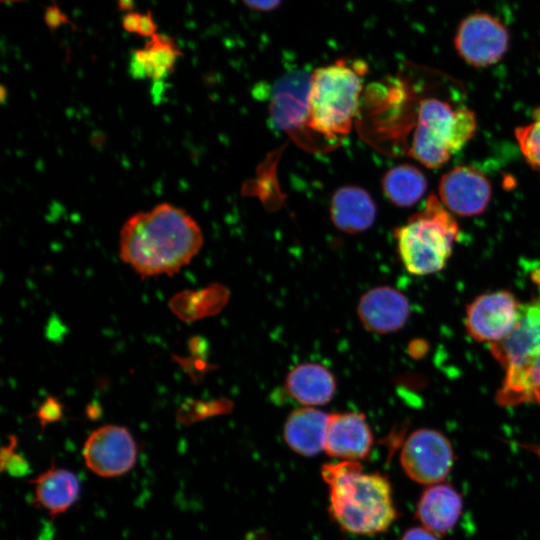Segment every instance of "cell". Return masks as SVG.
I'll list each match as a JSON object with an SVG mask.
<instances>
[{"instance_id":"6da1fadb","label":"cell","mask_w":540,"mask_h":540,"mask_svg":"<svg viewBox=\"0 0 540 540\" xmlns=\"http://www.w3.org/2000/svg\"><path fill=\"white\" fill-rule=\"evenodd\" d=\"M203 233L184 209L171 203L130 216L120 230L119 256L142 278L173 275L199 253Z\"/></svg>"},{"instance_id":"7a4b0ae2","label":"cell","mask_w":540,"mask_h":540,"mask_svg":"<svg viewBox=\"0 0 540 540\" xmlns=\"http://www.w3.org/2000/svg\"><path fill=\"white\" fill-rule=\"evenodd\" d=\"M321 475L329 489V511L342 530L357 535L386 531L396 520L393 491L388 478L366 473L359 461L327 463Z\"/></svg>"},{"instance_id":"3957f363","label":"cell","mask_w":540,"mask_h":540,"mask_svg":"<svg viewBox=\"0 0 540 540\" xmlns=\"http://www.w3.org/2000/svg\"><path fill=\"white\" fill-rule=\"evenodd\" d=\"M539 293L521 304L515 328L504 339L490 344L505 375L496 400L513 406L524 402L540 404V275L536 272Z\"/></svg>"},{"instance_id":"277c9868","label":"cell","mask_w":540,"mask_h":540,"mask_svg":"<svg viewBox=\"0 0 540 540\" xmlns=\"http://www.w3.org/2000/svg\"><path fill=\"white\" fill-rule=\"evenodd\" d=\"M365 72L362 62L345 59L314 69L306 126L327 139L348 135L358 114Z\"/></svg>"},{"instance_id":"5b68a950","label":"cell","mask_w":540,"mask_h":540,"mask_svg":"<svg viewBox=\"0 0 540 540\" xmlns=\"http://www.w3.org/2000/svg\"><path fill=\"white\" fill-rule=\"evenodd\" d=\"M394 237L406 270L429 275L445 267L459 237V225L440 199L430 195L419 212L395 229Z\"/></svg>"},{"instance_id":"8992f818","label":"cell","mask_w":540,"mask_h":540,"mask_svg":"<svg viewBox=\"0 0 540 540\" xmlns=\"http://www.w3.org/2000/svg\"><path fill=\"white\" fill-rule=\"evenodd\" d=\"M476 131V115L470 108L437 97L425 98L418 105L408 155L427 168H441Z\"/></svg>"},{"instance_id":"52a82bcc","label":"cell","mask_w":540,"mask_h":540,"mask_svg":"<svg viewBox=\"0 0 540 540\" xmlns=\"http://www.w3.org/2000/svg\"><path fill=\"white\" fill-rule=\"evenodd\" d=\"M510 33L501 19L486 12H473L458 25L454 46L470 66L484 68L497 64L506 55Z\"/></svg>"},{"instance_id":"ba28073f","label":"cell","mask_w":540,"mask_h":540,"mask_svg":"<svg viewBox=\"0 0 540 540\" xmlns=\"http://www.w3.org/2000/svg\"><path fill=\"white\" fill-rule=\"evenodd\" d=\"M453 462L450 441L439 431L428 428L413 431L400 454V463L407 476L429 486L443 482Z\"/></svg>"},{"instance_id":"9c48e42d","label":"cell","mask_w":540,"mask_h":540,"mask_svg":"<svg viewBox=\"0 0 540 540\" xmlns=\"http://www.w3.org/2000/svg\"><path fill=\"white\" fill-rule=\"evenodd\" d=\"M82 455L87 468L96 475L117 477L135 466L137 445L126 427L108 424L89 434Z\"/></svg>"},{"instance_id":"30bf717a","label":"cell","mask_w":540,"mask_h":540,"mask_svg":"<svg viewBox=\"0 0 540 540\" xmlns=\"http://www.w3.org/2000/svg\"><path fill=\"white\" fill-rule=\"evenodd\" d=\"M521 303L509 291L500 290L476 297L466 309L465 327L479 342H498L515 328Z\"/></svg>"},{"instance_id":"8fae6325","label":"cell","mask_w":540,"mask_h":540,"mask_svg":"<svg viewBox=\"0 0 540 540\" xmlns=\"http://www.w3.org/2000/svg\"><path fill=\"white\" fill-rule=\"evenodd\" d=\"M438 198L453 214L474 217L485 212L492 198V185L479 169L460 165L439 180Z\"/></svg>"},{"instance_id":"7c38bea8","label":"cell","mask_w":540,"mask_h":540,"mask_svg":"<svg viewBox=\"0 0 540 540\" xmlns=\"http://www.w3.org/2000/svg\"><path fill=\"white\" fill-rule=\"evenodd\" d=\"M373 446V434L366 417L357 412L329 414L324 451L340 460L365 459Z\"/></svg>"},{"instance_id":"4fadbf2b","label":"cell","mask_w":540,"mask_h":540,"mask_svg":"<svg viewBox=\"0 0 540 540\" xmlns=\"http://www.w3.org/2000/svg\"><path fill=\"white\" fill-rule=\"evenodd\" d=\"M357 313L362 325L370 332L387 334L402 328L410 313L408 299L390 286H378L359 300Z\"/></svg>"},{"instance_id":"5bb4252c","label":"cell","mask_w":540,"mask_h":540,"mask_svg":"<svg viewBox=\"0 0 540 540\" xmlns=\"http://www.w3.org/2000/svg\"><path fill=\"white\" fill-rule=\"evenodd\" d=\"M311 74L296 71L276 81L270 103L273 124L292 131L307 124L308 93Z\"/></svg>"},{"instance_id":"9a60e30c","label":"cell","mask_w":540,"mask_h":540,"mask_svg":"<svg viewBox=\"0 0 540 540\" xmlns=\"http://www.w3.org/2000/svg\"><path fill=\"white\" fill-rule=\"evenodd\" d=\"M462 510L460 493L452 485L441 482L423 491L416 506V517L424 528L442 536L454 528Z\"/></svg>"},{"instance_id":"2e32d148","label":"cell","mask_w":540,"mask_h":540,"mask_svg":"<svg viewBox=\"0 0 540 540\" xmlns=\"http://www.w3.org/2000/svg\"><path fill=\"white\" fill-rule=\"evenodd\" d=\"M376 204L363 188L347 185L338 188L330 202V217L334 226L349 234L368 230L375 222Z\"/></svg>"},{"instance_id":"e0dca14e","label":"cell","mask_w":540,"mask_h":540,"mask_svg":"<svg viewBox=\"0 0 540 540\" xmlns=\"http://www.w3.org/2000/svg\"><path fill=\"white\" fill-rule=\"evenodd\" d=\"M34 485V503L45 509L51 517L66 512L78 500L81 484L75 473L51 466L29 480Z\"/></svg>"},{"instance_id":"ac0fdd59","label":"cell","mask_w":540,"mask_h":540,"mask_svg":"<svg viewBox=\"0 0 540 540\" xmlns=\"http://www.w3.org/2000/svg\"><path fill=\"white\" fill-rule=\"evenodd\" d=\"M329 414L312 407L294 410L283 429L287 445L302 456H315L324 450Z\"/></svg>"},{"instance_id":"d6986e66","label":"cell","mask_w":540,"mask_h":540,"mask_svg":"<svg viewBox=\"0 0 540 540\" xmlns=\"http://www.w3.org/2000/svg\"><path fill=\"white\" fill-rule=\"evenodd\" d=\"M285 386L293 399L308 407L328 403L336 391L332 372L317 363L294 367L286 377Z\"/></svg>"},{"instance_id":"ffe728a7","label":"cell","mask_w":540,"mask_h":540,"mask_svg":"<svg viewBox=\"0 0 540 540\" xmlns=\"http://www.w3.org/2000/svg\"><path fill=\"white\" fill-rule=\"evenodd\" d=\"M182 55L173 38L156 33L141 49H136L130 60V73L136 78L160 81L170 75Z\"/></svg>"},{"instance_id":"44dd1931","label":"cell","mask_w":540,"mask_h":540,"mask_svg":"<svg viewBox=\"0 0 540 540\" xmlns=\"http://www.w3.org/2000/svg\"><path fill=\"white\" fill-rule=\"evenodd\" d=\"M385 196L396 206L411 207L421 200L427 190V179L422 171L411 164L390 168L382 178Z\"/></svg>"},{"instance_id":"7402d4cb","label":"cell","mask_w":540,"mask_h":540,"mask_svg":"<svg viewBox=\"0 0 540 540\" xmlns=\"http://www.w3.org/2000/svg\"><path fill=\"white\" fill-rule=\"evenodd\" d=\"M514 136L526 163L540 171V107L534 111L531 122L515 128Z\"/></svg>"},{"instance_id":"603a6c76","label":"cell","mask_w":540,"mask_h":540,"mask_svg":"<svg viewBox=\"0 0 540 540\" xmlns=\"http://www.w3.org/2000/svg\"><path fill=\"white\" fill-rule=\"evenodd\" d=\"M14 444L15 442L6 449H2L1 469L7 470L13 476H20L27 473L28 464L22 456L13 453Z\"/></svg>"},{"instance_id":"cb8c5ba5","label":"cell","mask_w":540,"mask_h":540,"mask_svg":"<svg viewBox=\"0 0 540 540\" xmlns=\"http://www.w3.org/2000/svg\"><path fill=\"white\" fill-rule=\"evenodd\" d=\"M61 415V405L52 397H48L38 411V418L42 426H45L46 423L57 421Z\"/></svg>"},{"instance_id":"d4e9b609","label":"cell","mask_w":540,"mask_h":540,"mask_svg":"<svg viewBox=\"0 0 540 540\" xmlns=\"http://www.w3.org/2000/svg\"><path fill=\"white\" fill-rule=\"evenodd\" d=\"M44 22L51 30L60 27L68 22V17L55 4L48 6L44 13Z\"/></svg>"},{"instance_id":"484cf974","label":"cell","mask_w":540,"mask_h":540,"mask_svg":"<svg viewBox=\"0 0 540 540\" xmlns=\"http://www.w3.org/2000/svg\"><path fill=\"white\" fill-rule=\"evenodd\" d=\"M242 3L253 11L269 12L280 6L283 0H241Z\"/></svg>"},{"instance_id":"4316f807","label":"cell","mask_w":540,"mask_h":540,"mask_svg":"<svg viewBox=\"0 0 540 540\" xmlns=\"http://www.w3.org/2000/svg\"><path fill=\"white\" fill-rule=\"evenodd\" d=\"M157 25L153 19L152 12L147 11L146 14L141 16L139 29L137 34L143 37H152L156 34Z\"/></svg>"},{"instance_id":"83f0119b","label":"cell","mask_w":540,"mask_h":540,"mask_svg":"<svg viewBox=\"0 0 540 540\" xmlns=\"http://www.w3.org/2000/svg\"><path fill=\"white\" fill-rule=\"evenodd\" d=\"M400 540H438V536L424 527L408 529Z\"/></svg>"},{"instance_id":"f1b7e54d","label":"cell","mask_w":540,"mask_h":540,"mask_svg":"<svg viewBox=\"0 0 540 540\" xmlns=\"http://www.w3.org/2000/svg\"><path fill=\"white\" fill-rule=\"evenodd\" d=\"M142 14L138 12H128L122 18L123 28L130 33H137Z\"/></svg>"},{"instance_id":"f546056e","label":"cell","mask_w":540,"mask_h":540,"mask_svg":"<svg viewBox=\"0 0 540 540\" xmlns=\"http://www.w3.org/2000/svg\"><path fill=\"white\" fill-rule=\"evenodd\" d=\"M134 0H117V6L120 11L131 12L134 8Z\"/></svg>"},{"instance_id":"4dcf8cb0","label":"cell","mask_w":540,"mask_h":540,"mask_svg":"<svg viewBox=\"0 0 540 540\" xmlns=\"http://www.w3.org/2000/svg\"><path fill=\"white\" fill-rule=\"evenodd\" d=\"M3 2L7 1V2H20V1H24V0H2Z\"/></svg>"},{"instance_id":"1f68e13d","label":"cell","mask_w":540,"mask_h":540,"mask_svg":"<svg viewBox=\"0 0 540 540\" xmlns=\"http://www.w3.org/2000/svg\"><path fill=\"white\" fill-rule=\"evenodd\" d=\"M538 454L540 455V448L537 450Z\"/></svg>"}]
</instances>
